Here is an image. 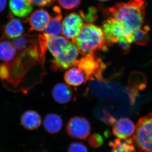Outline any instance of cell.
Listing matches in <instances>:
<instances>
[{
	"instance_id": "6da1fadb",
	"label": "cell",
	"mask_w": 152,
	"mask_h": 152,
	"mask_svg": "<svg viewBox=\"0 0 152 152\" xmlns=\"http://www.w3.org/2000/svg\"><path fill=\"white\" fill-rule=\"evenodd\" d=\"M147 3L145 0H129L118 3L104 10V16L121 22L131 32L142 27L145 22Z\"/></svg>"
},
{
	"instance_id": "7a4b0ae2",
	"label": "cell",
	"mask_w": 152,
	"mask_h": 152,
	"mask_svg": "<svg viewBox=\"0 0 152 152\" xmlns=\"http://www.w3.org/2000/svg\"><path fill=\"white\" fill-rule=\"evenodd\" d=\"M72 42L79 53L84 56L96 51L108 50V45L102 29L93 23L84 24L78 35Z\"/></svg>"
},
{
	"instance_id": "3957f363",
	"label": "cell",
	"mask_w": 152,
	"mask_h": 152,
	"mask_svg": "<svg viewBox=\"0 0 152 152\" xmlns=\"http://www.w3.org/2000/svg\"><path fill=\"white\" fill-rule=\"evenodd\" d=\"M132 139L139 151L152 152V113L139 119Z\"/></svg>"
},
{
	"instance_id": "277c9868",
	"label": "cell",
	"mask_w": 152,
	"mask_h": 152,
	"mask_svg": "<svg viewBox=\"0 0 152 152\" xmlns=\"http://www.w3.org/2000/svg\"><path fill=\"white\" fill-rule=\"evenodd\" d=\"M102 29L108 45L128 41L131 44L133 33L129 31L123 24L112 18H107L102 23Z\"/></svg>"
},
{
	"instance_id": "5b68a950",
	"label": "cell",
	"mask_w": 152,
	"mask_h": 152,
	"mask_svg": "<svg viewBox=\"0 0 152 152\" xmlns=\"http://www.w3.org/2000/svg\"><path fill=\"white\" fill-rule=\"evenodd\" d=\"M73 66L80 69L86 77L87 80H99L102 79V73L105 69L106 65L100 58L96 56L94 53L89 54L77 60Z\"/></svg>"
},
{
	"instance_id": "8992f818",
	"label": "cell",
	"mask_w": 152,
	"mask_h": 152,
	"mask_svg": "<svg viewBox=\"0 0 152 152\" xmlns=\"http://www.w3.org/2000/svg\"><path fill=\"white\" fill-rule=\"evenodd\" d=\"M91 131L89 122L84 117H72L66 125V132L70 137L74 139L87 140Z\"/></svg>"
},
{
	"instance_id": "52a82bcc",
	"label": "cell",
	"mask_w": 152,
	"mask_h": 152,
	"mask_svg": "<svg viewBox=\"0 0 152 152\" xmlns=\"http://www.w3.org/2000/svg\"><path fill=\"white\" fill-rule=\"evenodd\" d=\"M83 25V20L80 15L72 13L63 20L62 33L66 39L73 40L78 35Z\"/></svg>"
},
{
	"instance_id": "ba28073f",
	"label": "cell",
	"mask_w": 152,
	"mask_h": 152,
	"mask_svg": "<svg viewBox=\"0 0 152 152\" xmlns=\"http://www.w3.org/2000/svg\"><path fill=\"white\" fill-rule=\"evenodd\" d=\"M79 53L77 47L72 43L61 53L54 58V66L61 69L70 67L77 60Z\"/></svg>"
},
{
	"instance_id": "9c48e42d",
	"label": "cell",
	"mask_w": 152,
	"mask_h": 152,
	"mask_svg": "<svg viewBox=\"0 0 152 152\" xmlns=\"http://www.w3.org/2000/svg\"><path fill=\"white\" fill-rule=\"evenodd\" d=\"M51 17L48 12L43 9L37 10L26 20L29 24L30 31H43L50 23Z\"/></svg>"
},
{
	"instance_id": "30bf717a",
	"label": "cell",
	"mask_w": 152,
	"mask_h": 152,
	"mask_svg": "<svg viewBox=\"0 0 152 152\" xmlns=\"http://www.w3.org/2000/svg\"><path fill=\"white\" fill-rule=\"evenodd\" d=\"M135 129L132 120L127 118H121L113 125V133L118 139L125 140L134 135Z\"/></svg>"
},
{
	"instance_id": "8fae6325",
	"label": "cell",
	"mask_w": 152,
	"mask_h": 152,
	"mask_svg": "<svg viewBox=\"0 0 152 152\" xmlns=\"http://www.w3.org/2000/svg\"><path fill=\"white\" fill-rule=\"evenodd\" d=\"M54 15L50 19V23L44 32V34L50 37L58 36L62 31V15L59 7L56 6L53 8Z\"/></svg>"
},
{
	"instance_id": "7c38bea8",
	"label": "cell",
	"mask_w": 152,
	"mask_h": 152,
	"mask_svg": "<svg viewBox=\"0 0 152 152\" xmlns=\"http://www.w3.org/2000/svg\"><path fill=\"white\" fill-rule=\"evenodd\" d=\"M52 94L56 102L62 104L69 102L72 97L70 88L67 85L63 83L55 85L52 90Z\"/></svg>"
},
{
	"instance_id": "4fadbf2b",
	"label": "cell",
	"mask_w": 152,
	"mask_h": 152,
	"mask_svg": "<svg viewBox=\"0 0 152 152\" xmlns=\"http://www.w3.org/2000/svg\"><path fill=\"white\" fill-rule=\"evenodd\" d=\"M73 66L65 73L64 79L67 84L72 86H79L88 80L80 69L77 66Z\"/></svg>"
},
{
	"instance_id": "5bb4252c",
	"label": "cell",
	"mask_w": 152,
	"mask_h": 152,
	"mask_svg": "<svg viewBox=\"0 0 152 152\" xmlns=\"http://www.w3.org/2000/svg\"><path fill=\"white\" fill-rule=\"evenodd\" d=\"M21 124L28 130L37 129L42 124V118L39 114L35 111L27 110L21 117Z\"/></svg>"
},
{
	"instance_id": "9a60e30c",
	"label": "cell",
	"mask_w": 152,
	"mask_h": 152,
	"mask_svg": "<svg viewBox=\"0 0 152 152\" xmlns=\"http://www.w3.org/2000/svg\"><path fill=\"white\" fill-rule=\"evenodd\" d=\"M9 7L12 13L20 18L28 16L33 10V6L27 0H10Z\"/></svg>"
},
{
	"instance_id": "2e32d148",
	"label": "cell",
	"mask_w": 152,
	"mask_h": 152,
	"mask_svg": "<svg viewBox=\"0 0 152 152\" xmlns=\"http://www.w3.org/2000/svg\"><path fill=\"white\" fill-rule=\"evenodd\" d=\"M23 26L18 19L10 18V20L3 28V34L8 39H16L23 32Z\"/></svg>"
},
{
	"instance_id": "e0dca14e",
	"label": "cell",
	"mask_w": 152,
	"mask_h": 152,
	"mask_svg": "<svg viewBox=\"0 0 152 152\" xmlns=\"http://www.w3.org/2000/svg\"><path fill=\"white\" fill-rule=\"evenodd\" d=\"M147 84L146 77L144 74L139 72H132L129 76L127 89L139 94L145 88Z\"/></svg>"
},
{
	"instance_id": "ac0fdd59",
	"label": "cell",
	"mask_w": 152,
	"mask_h": 152,
	"mask_svg": "<svg viewBox=\"0 0 152 152\" xmlns=\"http://www.w3.org/2000/svg\"><path fill=\"white\" fill-rule=\"evenodd\" d=\"M63 125L62 119L56 114L49 113L44 118V128L50 134H56L58 133L61 130Z\"/></svg>"
},
{
	"instance_id": "d6986e66",
	"label": "cell",
	"mask_w": 152,
	"mask_h": 152,
	"mask_svg": "<svg viewBox=\"0 0 152 152\" xmlns=\"http://www.w3.org/2000/svg\"><path fill=\"white\" fill-rule=\"evenodd\" d=\"M17 50L13 44L9 41L0 42V59L5 63L10 64L15 59Z\"/></svg>"
},
{
	"instance_id": "ffe728a7",
	"label": "cell",
	"mask_w": 152,
	"mask_h": 152,
	"mask_svg": "<svg viewBox=\"0 0 152 152\" xmlns=\"http://www.w3.org/2000/svg\"><path fill=\"white\" fill-rule=\"evenodd\" d=\"M12 42L17 50L21 53L34 45L37 41L35 36L25 34L15 39Z\"/></svg>"
},
{
	"instance_id": "44dd1931",
	"label": "cell",
	"mask_w": 152,
	"mask_h": 152,
	"mask_svg": "<svg viewBox=\"0 0 152 152\" xmlns=\"http://www.w3.org/2000/svg\"><path fill=\"white\" fill-rule=\"evenodd\" d=\"M111 152H137L132 138L122 140L116 139L109 143Z\"/></svg>"
},
{
	"instance_id": "7402d4cb",
	"label": "cell",
	"mask_w": 152,
	"mask_h": 152,
	"mask_svg": "<svg viewBox=\"0 0 152 152\" xmlns=\"http://www.w3.org/2000/svg\"><path fill=\"white\" fill-rule=\"evenodd\" d=\"M150 27L148 26L136 30L133 33L132 42L142 46L148 45L150 42V37L148 32Z\"/></svg>"
},
{
	"instance_id": "603a6c76",
	"label": "cell",
	"mask_w": 152,
	"mask_h": 152,
	"mask_svg": "<svg viewBox=\"0 0 152 152\" xmlns=\"http://www.w3.org/2000/svg\"><path fill=\"white\" fill-rule=\"evenodd\" d=\"M80 15L85 22L88 23H93L97 18V10L95 7H90L88 9V12L85 14L83 11L80 12Z\"/></svg>"
},
{
	"instance_id": "cb8c5ba5",
	"label": "cell",
	"mask_w": 152,
	"mask_h": 152,
	"mask_svg": "<svg viewBox=\"0 0 152 152\" xmlns=\"http://www.w3.org/2000/svg\"><path fill=\"white\" fill-rule=\"evenodd\" d=\"M88 143L90 145L94 148H98L102 145L104 143L103 138L99 134H93L89 137Z\"/></svg>"
},
{
	"instance_id": "d4e9b609",
	"label": "cell",
	"mask_w": 152,
	"mask_h": 152,
	"mask_svg": "<svg viewBox=\"0 0 152 152\" xmlns=\"http://www.w3.org/2000/svg\"><path fill=\"white\" fill-rule=\"evenodd\" d=\"M61 7L66 10L77 8L81 4V0H58Z\"/></svg>"
},
{
	"instance_id": "484cf974",
	"label": "cell",
	"mask_w": 152,
	"mask_h": 152,
	"mask_svg": "<svg viewBox=\"0 0 152 152\" xmlns=\"http://www.w3.org/2000/svg\"><path fill=\"white\" fill-rule=\"evenodd\" d=\"M11 67L10 64L3 63L0 64V79L8 80L10 77Z\"/></svg>"
},
{
	"instance_id": "4316f807",
	"label": "cell",
	"mask_w": 152,
	"mask_h": 152,
	"mask_svg": "<svg viewBox=\"0 0 152 152\" xmlns=\"http://www.w3.org/2000/svg\"><path fill=\"white\" fill-rule=\"evenodd\" d=\"M67 152H88V150L83 143L74 142L68 147Z\"/></svg>"
},
{
	"instance_id": "83f0119b",
	"label": "cell",
	"mask_w": 152,
	"mask_h": 152,
	"mask_svg": "<svg viewBox=\"0 0 152 152\" xmlns=\"http://www.w3.org/2000/svg\"><path fill=\"white\" fill-rule=\"evenodd\" d=\"M32 5L39 6V7H45L51 4L55 0H27Z\"/></svg>"
},
{
	"instance_id": "f1b7e54d",
	"label": "cell",
	"mask_w": 152,
	"mask_h": 152,
	"mask_svg": "<svg viewBox=\"0 0 152 152\" xmlns=\"http://www.w3.org/2000/svg\"><path fill=\"white\" fill-rule=\"evenodd\" d=\"M104 113V115L102 118L103 121L108 126H111L115 124V123L117 121L115 118L107 112H105Z\"/></svg>"
},
{
	"instance_id": "f546056e",
	"label": "cell",
	"mask_w": 152,
	"mask_h": 152,
	"mask_svg": "<svg viewBox=\"0 0 152 152\" xmlns=\"http://www.w3.org/2000/svg\"><path fill=\"white\" fill-rule=\"evenodd\" d=\"M7 4V0H0V12L5 9Z\"/></svg>"
},
{
	"instance_id": "4dcf8cb0",
	"label": "cell",
	"mask_w": 152,
	"mask_h": 152,
	"mask_svg": "<svg viewBox=\"0 0 152 152\" xmlns=\"http://www.w3.org/2000/svg\"><path fill=\"white\" fill-rule=\"evenodd\" d=\"M98 1H100L102 2H106L108 1H110V0H98Z\"/></svg>"
}]
</instances>
